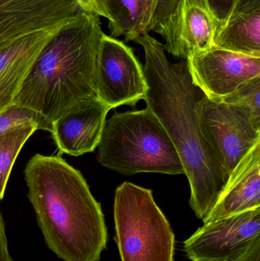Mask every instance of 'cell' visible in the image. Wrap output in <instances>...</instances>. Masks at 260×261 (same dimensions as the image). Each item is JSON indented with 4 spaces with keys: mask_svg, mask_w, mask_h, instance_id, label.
<instances>
[{
    "mask_svg": "<svg viewBox=\"0 0 260 261\" xmlns=\"http://www.w3.org/2000/svg\"><path fill=\"white\" fill-rule=\"evenodd\" d=\"M143 47L147 108L159 119L177 148L191 188L189 204L203 219L218 200L228 176L205 139L196 112L198 88L186 60L171 63L163 44L150 35L134 40Z\"/></svg>",
    "mask_w": 260,
    "mask_h": 261,
    "instance_id": "cell-1",
    "label": "cell"
},
{
    "mask_svg": "<svg viewBox=\"0 0 260 261\" xmlns=\"http://www.w3.org/2000/svg\"><path fill=\"white\" fill-rule=\"evenodd\" d=\"M29 200L50 250L64 261H99L108 231L99 202L79 170L61 156H32L25 170Z\"/></svg>",
    "mask_w": 260,
    "mask_h": 261,
    "instance_id": "cell-2",
    "label": "cell"
},
{
    "mask_svg": "<svg viewBox=\"0 0 260 261\" xmlns=\"http://www.w3.org/2000/svg\"><path fill=\"white\" fill-rule=\"evenodd\" d=\"M104 35L99 15L79 11L40 52L13 103L35 110L53 123L79 101L97 97L96 73Z\"/></svg>",
    "mask_w": 260,
    "mask_h": 261,
    "instance_id": "cell-3",
    "label": "cell"
},
{
    "mask_svg": "<svg viewBox=\"0 0 260 261\" xmlns=\"http://www.w3.org/2000/svg\"><path fill=\"white\" fill-rule=\"evenodd\" d=\"M97 147L99 162L121 174H185L172 140L148 108L114 113L105 121Z\"/></svg>",
    "mask_w": 260,
    "mask_h": 261,
    "instance_id": "cell-4",
    "label": "cell"
},
{
    "mask_svg": "<svg viewBox=\"0 0 260 261\" xmlns=\"http://www.w3.org/2000/svg\"><path fill=\"white\" fill-rule=\"evenodd\" d=\"M114 219L122 261H174L175 236L152 190L121 184L114 195Z\"/></svg>",
    "mask_w": 260,
    "mask_h": 261,
    "instance_id": "cell-5",
    "label": "cell"
},
{
    "mask_svg": "<svg viewBox=\"0 0 260 261\" xmlns=\"http://www.w3.org/2000/svg\"><path fill=\"white\" fill-rule=\"evenodd\" d=\"M200 127L210 148L227 176L249 150L260 141V120L239 106L209 99H198Z\"/></svg>",
    "mask_w": 260,
    "mask_h": 261,
    "instance_id": "cell-6",
    "label": "cell"
},
{
    "mask_svg": "<svg viewBox=\"0 0 260 261\" xmlns=\"http://www.w3.org/2000/svg\"><path fill=\"white\" fill-rule=\"evenodd\" d=\"M260 240V208L204 223L184 242L192 261H239Z\"/></svg>",
    "mask_w": 260,
    "mask_h": 261,
    "instance_id": "cell-7",
    "label": "cell"
},
{
    "mask_svg": "<svg viewBox=\"0 0 260 261\" xmlns=\"http://www.w3.org/2000/svg\"><path fill=\"white\" fill-rule=\"evenodd\" d=\"M148 84L143 68L131 47L104 35L96 73V95L110 110L122 105L134 107L145 100Z\"/></svg>",
    "mask_w": 260,
    "mask_h": 261,
    "instance_id": "cell-8",
    "label": "cell"
},
{
    "mask_svg": "<svg viewBox=\"0 0 260 261\" xmlns=\"http://www.w3.org/2000/svg\"><path fill=\"white\" fill-rule=\"evenodd\" d=\"M194 85L216 100L260 76V58L212 47L186 59Z\"/></svg>",
    "mask_w": 260,
    "mask_h": 261,
    "instance_id": "cell-9",
    "label": "cell"
},
{
    "mask_svg": "<svg viewBox=\"0 0 260 261\" xmlns=\"http://www.w3.org/2000/svg\"><path fill=\"white\" fill-rule=\"evenodd\" d=\"M216 20L198 0H178L154 32L164 39L165 51L186 60L214 47Z\"/></svg>",
    "mask_w": 260,
    "mask_h": 261,
    "instance_id": "cell-10",
    "label": "cell"
},
{
    "mask_svg": "<svg viewBox=\"0 0 260 261\" xmlns=\"http://www.w3.org/2000/svg\"><path fill=\"white\" fill-rule=\"evenodd\" d=\"M79 11L77 0H0V49L35 32L59 29Z\"/></svg>",
    "mask_w": 260,
    "mask_h": 261,
    "instance_id": "cell-11",
    "label": "cell"
},
{
    "mask_svg": "<svg viewBox=\"0 0 260 261\" xmlns=\"http://www.w3.org/2000/svg\"><path fill=\"white\" fill-rule=\"evenodd\" d=\"M110 109L98 97L79 101L53 122L51 134L60 151L78 156L99 145Z\"/></svg>",
    "mask_w": 260,
    "mask_h": 261,
    "instance_id": "cell-12",
    "label": "cell"
},
{
    "mask_svg": "<svg viewBox=\"0 0 260 261\" xmlns=\"http://www.w3.org/2000/svg\"><path fill=\"white\" fill-rule=\"evenodd\" d=\"M260 208V141L233 170L204 223Z\"/></svg>",
    "mask_w": 260,
    "mask_h": 261,
    "instance_id": "cell-13",
    "label": "cell"
},
{
    "mask_svg": "<svg viewBox=\"0 0 260 261\" xmlns=\"http://www.w3.org/2000/svg\"><path fill=\"white\" fill-rule=\"evenodd\" d=\"M113 38L134 41L150 35L171 13L178 0H98Z\"/></svg>",
    "mask_w": 260,
    "mask_h": 261,
    "instance_id": "cell-14",
    "label": "cell"
},
{
    "mask_svg": "<svg viewBox=\"0 0 260 261\" xmlns=\"http://www.w3.org/2000/svg\"><path fill=\"white\" fill-rule=\"evenodd\" d=\"M214 47L260 58V0H235L216 21Z\"/></svg>",
    "mask_w": 260,
    "mask_h": 261,
    "instance_id": "cell-15",
    "label": "cell"
},
{
    "mask_svg": "<svg viewBox=\"0 0 260 261\" xmlns=\"http://www.w3.org/2000/svg\"><path fill=\"white\" fill-rule=\"evenodd\" d=\"M59 29L35 32L0 49V113L13 104L37 57Z\"/></svg>",
    "mask_w": 260,
    "mask_h": 261,
    "instance_id": "cell-16",
    "label": "cell"
},
{
    "mask_svg": "<svg viewBox=\"0 0 260 261\" xmlns=\"http://www.w3.org/2000/svg\"><path fill=\"white\" fill-rule=\"evenodd\" d=\"M38 128L23 125L0 135V201L3 199L11 171L26 141Z\"/></svg>",
    "mask_w": 260,
    "mask_h": 261,
    "instance_id": "cell-17",
    "label": "cell"
},
{
    "mask_svg": "<svg viewBox=\"0 0 260 261\" xmlns=\"http://www.w3.org/2000/svg\"><path fill=\"white\" fill-rule=\"evenodd\" d=\"M27 125H35L38 130L50 133L53 129L51 122L28 107L13 103L0 113V135Z\"/></svg>",
    "mask_w": 260,
    "mask_h": 261,
    "instance_id": "cell-18",
    "label": "cell"
},
{
    "mask_svg": "<svg viewBox=\"0 0 260 261\" xmlns=\"http://www.w3.org/2000/svg\"><path fill=\"white\" fill-rule=\"evenodd\" d=\"M215 101L244 107L260 120V76L250 80L234 93Z\"/></svg>",
    "mask_w": 260,
    "mask_h": 261,
    "instance_id": "cell-19",
    "label": "cell"
},
{
    "mask_svg": "<svg viewBox=\"0 0 260 261\" xmlns=\"http://www.w3.org/2000/svg\"><path fill=\"white\" fill-rule=\"evenodd\" d=\"M235 0H206L211 13L216 21H222L228 13Z\"/></svg>",
    "mask_w": 260,
    "mask_h": 261,
    "instance_id": "cell-20",
    "label": "cell"
},
{
    "mask_svg": "<svg viewBox=\"0 0 260 261\" xmlns=\"http://www.w3.org/2000/svg\"><path fill=\"white\" fill-rule=\"evenodd\" d=\"M0 261H12L9 253L7 238H6L4 222L1 214H0Z\"/></svg>",
    "mask_w": 260,
    "mask_h": 261,
    "instance_id": "cell-21",
    "label": "cell"
},
{
    "mask_svg": "<svg viewBox=\"0 0 260 261\" xmlns=\"http://www.w3.org/2000/svg\"><path fill=\"white\" fill-rule=\"evenodd\" d=\"M81 10L105 18V14L98 0H77Z\"/></svg>",
    "mask_w": 260,
    "mask_h": 261,
    "instance_id": "cell-22",
    "label": "cell"
},
{
    "mask_svg": "<svg viewBox=\"0 0 260 261\" xmlns=\"http://www.w3.org/2000/svg\"><path fill=\"white\" fill-rule=\"evenodd\" d=\"M239 261H260V240L258 241L251 250Z\"/></svg>",
    "mask_w": 260,
    "mask_h": 261,
    "instance_id": "cell-23",
    "label": "cell"
},
{
    "mask_svg": "<svg viewBox=\"0 0 260 261\" xmlns=\"http://www.w3.org/2000/svg\"><path fill=\"white\" fill-rule=\"evenodd\" d=\"M198 1L201 2V3H203V4L206 5V6H208L207 2H206V0H198ZM209 7V6H208Z\"/></svg>",
    "mask_w": 260,
    "mask_h": 261,
    "instance_id": "cell-24",
    "label": "cell"
}]
</instances>
